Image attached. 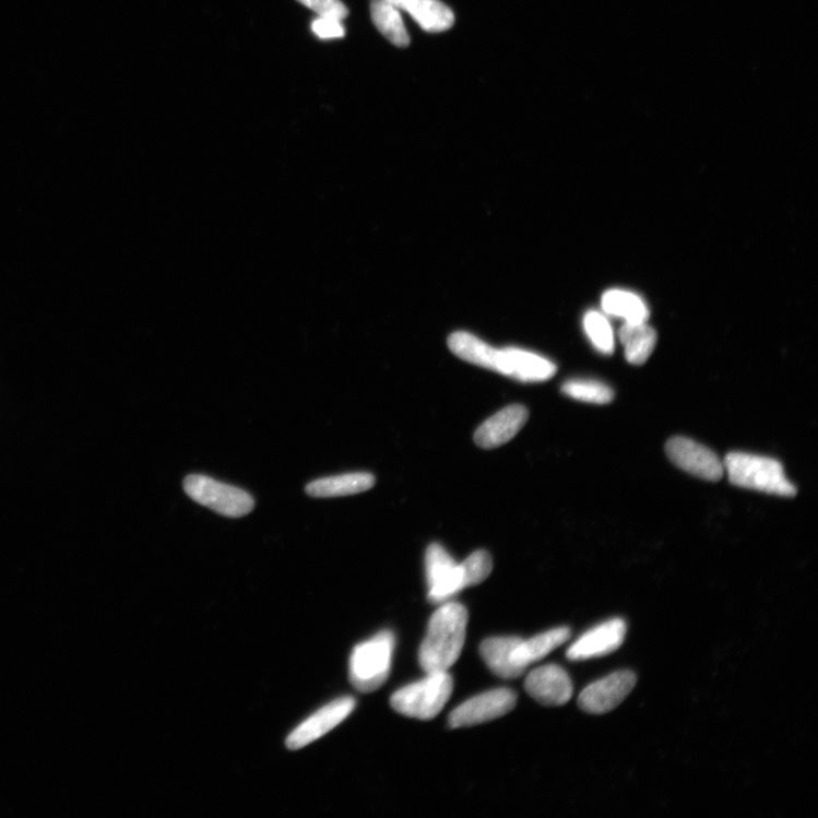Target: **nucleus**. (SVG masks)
<instances>
[{
  "mask_svg": "<svg viewBox=\"0 0 818 818\" xmlns=\"http://www.w3.org/2000/svg\"><path fill=\"white\" fill-rule=\"evenodd\" d=\"M584 331L594 347L606 355L614 352L615 341L610 323L597 310H589L583 319Z\"/></svg>",
  "mask_w": 818,
  "mask_h": 818,
  "instance_id": "24",
  "label": "nucleus"
},
{
  "mask_svg": "<svg viewBox=\"0 0 818 818\" xmlns=\"http://www.w3.org/2000/svg\"><path fill=\"white\" fill-rule=\"evenodd\" d=\"M570 638L571 630L567 627L553 629L529 640L520 638L513 653L514 663L524 674L530 665L544 660Z\"/></svg>",
  "mask_w": 818,
  "mask_h": 818,
  "instance_id": "17",
  "label": "nucleus"
},
{
  "mask_svg": "<svg viewBox=\"0 0 818 818\" xmlns=\"http://www.w3.org/2000/svg\"><path fill=\"white\" fill-rule=\"evenodd\" d=\"M356 699L337 698L299 724L288 736L286 746L289 750H299L321 739L330 731L342 724L355 710Z\"/></svg>",
  "mask_w": 818,
  "mask_h": 818,
  "instance_id": "8",
  "label": "nucleus"
},
{
  "mask_svg": "<svg viewBox=\"0 0 818 818\" xmlns=\"http://www.w3.org/2000/svg\"><path fill=\"white\" fill-rule=\"evenodd\" d=\"M566 396L590 404L604 405L614 400V391L607 384L590 379H573L561 386Z\"/></svg>",
  "mask_w": 818,
  "mask_h": 818,
  "instance_id": "23",
  "label": "nucleus"
},
{
  "mask_svg": "<svg viewBox=\"0 0 818 818\" xmlns=\"http://www.w3.org/2000/svg\"><path fill=\"white\" fill-rule=\"evenodd\" d=\"M396 637L389 630L354 648L349 659V680L363 693L375 692L389 678Z\"/></svg>",
  "mask_w": 818,
  "mask_h": 818,
  "instance_id": "3",
  "label": "nucleus"
},
{
  "mask_svg": "<svg viewBox=\"0 0 818 818\" xmlns=\"http://www.w3.org/2000/svg\"><path fill=\"white\" fill-rule=\"evenodd\" d=\"M453 690L454 680L448 672L428 673L425 679L394 692L390 703L406 718L430 721L440 714Z\"/></svg>",
  "mask_w": 818,
  "mask_h": 818,
  "instance_id": "4",
  "label": "nucleus"
},
{
  "mask_svg": "<svg viewBox=\"0 0 818 818\" xmlns=\"http://www.w3.org/2000/svg\"><path fill=\"white\" fill-rule=\"evenodd\" d=\"M494 371L521 382H544L556 375L557 368L538 354L509 347L497 351Z\"/></svg>",
  "mask_w": 818,
  "mask_h": 818,
  "instance_id": "11",
  "label": "nucleus"
},
{
  "mask_svg": "<svg viewBox=\"0 0 818 818\" xmlns=\"http://www.w3.org/2000/svg\"><path fill=\"white\" fill-rule=\"evenodd\" d=\"M310 27H312L313 34L323 40L340 39L346 34L342 21L332 17L319 16Z\"/></svg>",
  "mask_w": 818,
  "mask_h": 818,
  "instance_id": "27",
  "label": "nucleus"
},
{
  "mask_svg": "<svg viewBox=\"0 0 818 818\" xmlns=\"http://www.w3.org/2000/svg\"><path fill=\"white\" fill-rule=\"evenodd\" d=\"M298 2L321 17L343 21L348 16V9L341 0H298Z\"/></svg>",
  "mask_w": 818,
  "mask_h": 818,
  "instance_id": "26",
  "label": "nucleus"
},
{
  "mask_svg": "<svg viewBox=\"0 0 818 818\" xmlns=\"http://www.w3.org/2000/svg\"><path fill=\"white\" fill-rule=\"evenodd\" d=\"M371 15L378 31L394 46L407 47L411 43L401 10L388 0H372Z\"/></svg>",
  "mask_w": 818,
  "mask_h": 818,
  "instance_id": "22",
  "label": "nucleus"
},
{
  "mask_svg": "<svg viewBox=\"0 0 818 818\" xmlns=\"http://www.w3.org/2000/svg\"><path fill=\"white\" fill-rule=\"evenodd\" d=\"M627 636V624L614 618L582 635L568 649L567 657L572 662L603 657L617 651Z\"/></svg>",
  "mask_w": 818,
  "mask_h": 818,
  "instance_id": "12",
  "label": "nucleus"
},
{
  "mask_svg": "<svg viewBox=\"0 0 818 818\" xmlns=\"http://www.w3.org/2000/svg\"><path fill=\"white\" fill-rule=\"evenodd\" d=\"M619 341L625 347L627 360L632 365H642L653 354L657 334L647 323H625L619 330Z\"/></svg>",
  "mask_w": 818,
  "mask_h": 818,
  "instance_id": "20",
  "label": "nucleus"
},
{
  "mask_svg": "<svg viewBox=\"0 0 818 818\" xmlns=\"http://www.w3.org/2000/svg\"><path fill=\"white\" fill-rule=\"evenodd\" d=\"M529 411L514 404L507 406L488 418L474 435V441L484 449H495L511 441L525 426Z\"/></svg>",
  "mask_w": 818,
  "mask_h": 818,
  "instance_id": "14",
  "label": "nucleus"
},
{
  "mask_svg": "<svg viewBox=\"0 0 818 818\" xmlns=\"http://www.w3.org/2000/svg\"><path fill=\"white\" fill-rule=\"evenodd\" d=\"M448 347L451 353L461 359L479 366V368L494 371L497 348L478 340L474 334L465 331L450 334L448 337Z\"/></svg>",
  "mask_w": 818,
  "mask_h": 818,
  "instance_id": "19",
  "label": "nucleus"
},
{
  "mask_svg": "<svg viewBox=\"0 0 818 818\" xmlns=\"http://www.w3.org/2000/svg\"><path fill=\"white\" fill-rule=\"evenodd\" d=\"M426 572L432 604L449 602L465 589L460 564L439 544L430 545L427 550Z\"/></svg>",
  "mask_w": 818,
  "mask_h": 818,
  "instance_id": "7",
  "label": "nucleus"
},
{
  "mask_svg": "<svg viewBox=\"0 0 818 818\" xmlns=\"http://www.w3.org/2000/svg\"><path fill=\"white\" fill-rule=\"evenodd\" d=\"M469 624V612L460 603L446 602L430 618L428 632L423 640L418 661L428 673L448 672L460 659Z\"/></svg>",
  "mask_w": 818,
  "mask_h": 818,
  "instance_id": "1",
  "label": "nucleus"
},
{
  "mask_svg": "<svg viewBox=\"0 0 818 818\" xmlns=\"http://www.w3.org/2000/svg\"><path fill=\"white\" fill-rule=\"evenodd\" d=\"M666 454L674 465L707 482H720L724 475L723 462L714 451L695 440L672 438L666 443Z\"/></svg>",
  "mask_w": 818,
  "mask_h": 818,
  "instance_id": "9",
  "label": "nucleus"
},
{
  "mask_svg": "<svg viewBox=\"0 0 818 818\" xmlns=\"http://www.w3.org/2000/svg\"><path fill=\"white\" fill-rule=\"evenodd\" d=\"M388 2L408 13L427 33L447 32L455 22L453 11L440 0H388Z\"/></svg>",
  "mask_w": 818,
  "mask_h": 818,
  "instance_id": "15",
  "label": "nucleus"
},
{
  "mask_svg": "<svg viewBox=\"0 0 818 818\" xmlns=\"http://www.w3.org/2000/svg\"><path fill=\"white\" fill-rule=\"evenodd\" d=\"M518 695L512 689L500 688L469 699L449 714L451 728L474 726L494 721L512 712Z\"/></svg>",
  "mask_w": 818,
  "mask_h": 818,
  "instance_id": "6",
  "label": "nucleus"
},
{
  "mask_svg": "<svg viewBox=\"0 0 818 818\" xmlns=\"http://www.w3.org/2000/svg\"><path fill=\"white\" fill-rule=\"evenodd\" d=\"M376 485L370 473L357 472L316 479L306 486V494L313 498H332L361 494Z\"/></svg>",
  "mask_w": 818,
  "mask_h": 818,
  "instance_id": "16",
  "label": "nucleus"
},
{
  "mask_svg": "<svg viewBox=\"0 0 818 818\" xmlns=\"http://www.w3.org/2000/svg\"><path fill=\"white\" fill-rule=\"evenodd\" d=\"M723 465L733 486L780 497L797 495V488L786 477L783 465L772 458L735 451L725 457Z\"/></svg>",
  "mask_w": 818,
  "mask_h": 818,
  "instance_id": "2",
  "label": "nucleus"
},
{
  "mask_svg": "<svg viewBox=\"0 0 818 818\" xmlns=\"http://www.w3.org/2000/svg\"><path fill=\"white\" fill-rule=\"evenodd\" d=\"M183 488L192 500L223 517L242 518L256 507V500L247 491L218 483L206 475H188Z\"/></svg>",
  "mask_w": 818,
  "mask_h": 818,
  "instance_id": "5",
  "label": "nucleus"
},
{
  "mask_svg": "<svg viewBox=\"0 0 818 818\" xmlns=\"http://www.w3.org/2000/svg\"><path fill=\"white\" fill-rule=\"evenodd\" d=\"M637 676L631 671H618L588 686L579 696V708L589 714H606L631 693Z\"/></svg>",
  "mask_w": 818,
  "mask_h": 818,
  "instance_id": "10",
  "label": "nucleus"
},
{
  "mask_svg": "<svg viewBox=\"0 0 818 818\" xmlns=\"http://www.w3.org/2000/svg\"><path fill=\"white\" fill-rule=\"evenodd\" d=\"M602 306L606 315L623 319L626 323H645L649 318L645 303L631 292L608 291L603 295Z\"/></svg>",
  "mask_w": 818,
  "mask_h": 818,
  "instance_id": "21",
  "label": "nucleus"
},
{
  "mask_svg": "<svg viewBox=\"0 0 818 818\" xmlns=\"http://www.w3.org/2000/svg\"><path fill=\"white\" fill-rule=\"evenodd\" d=\"M519 640V637H496L485 640L479 645V654L499 678L518 679L523 675L513 660Z\"/></svg>",
  "mask_w": 818,
  "mask_h": 818,
  "instance_id": "18",
  "label": "nucleus"
},
{
  "mask_svg": "<svg viewBox=\"0 0 818 818\" xmlns=\"http://www.w3.org/2000/svg\"><path fill=\"white\" fill-rule=\"evenodd\" d=\"M525 691L544 707H562L573 696V684L566 669L546 665L532 671L524 684Z\"/></svg>",
  "mask_w": 818,
  "mask_h": 818,
  "instance_id": "13",
  "label": "nucleus"
},
{
  "mask_svg": "<svg viewBox=\"0 0 818 818\" xmlns=\"http://www.w3.org/2000/svg\"><path fill=\"white\" fill-rule=\"evenodd\" d=\"M465 588L483 583L493 571V558L486 550H477L471 554L460 564Z\"/></svg>",
  "mask_w": 818,
  "mask_h": 818,
  "instance_id": "25",
  "label": "nucleus"
}]
</instances>
